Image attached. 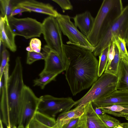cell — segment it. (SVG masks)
<instances>
[{
  "instance_id": "cell-1",
  "label": "cell",
  "mask_w": 128,
  "mask_h": 128,
  "mask_svg": "<svg viewBox=\"0 0 128 128\" xmlns=\"http://www.w3.org/2000/svg\"><path fill=\"white\" fill-rule=\"evenodd\" d=\"M67 62L65 76L73 96L98 80V62L93 52L79 46L64 44Z\"/></svg>"
},
{
  "instance_id": "cell-2",
  "label": "cell",
  "mask_w": 128,
  "mask_h": 128,
  "mask_svg": "<svg viewBox=\"0 0 128 128\" xmlns=\"http://www.w3.org/2000/svg\"><path fill=\"white\" fill-rule=\"evenodd\" d=\"M9 64H7L3 74L4 85L0 91V118L7 127H17L20 124L22 112L24 86L21 59L16 58L13 70L9 76Z\"/></svg>"
},
{
  "instance_id": "cell-3",
  "label": "cell",
  "mask_w": 128,
  "mask_h": 128,
  "mask_svg": "<svg viewBox=\"0 0 128 128\" xmlns=\"http://www.w3.org/2000/svg\"><path fill=\"white\" fill-rule=\"evenodd\" d=\"M124 8L121 0H104L94 18L92 30L87 36L95 47L102 35L121 14Z\"/></svg>"
},
{
  "instance_id": "cell-4",
  "label": "cell",
  "mask_w": 128,
  "mask_h": 128,
  "mask_svg": "<svg viewBox=\"0 0 128 128\" xmlns=\"http://www.w3.org/2000/svg\"><path fill=\"white\" fill-rule=\"evenodd\" d=\"M42 24V34L46 45L58 56L66 69L67 60L62 39V32L56 18L49 16L44 19Z\"/></svg>"
},
{
  "instance_id": "cell-5",
  "label": "cell",
  "mask_w": 128,
  "mask_h": 128,
  "mask_svg": "<svg viewBox=\"0 0 128 128\" xmlns=\"http://www.w3.org/2000/svg\"><path fill=\"white\" fill-rule=\"evenodd\" d=\"M117 81V76L104 72L92 84L88 92L75 101V107L85 105L90 102L106 98L116 90Z\"/></svg>"
},
{
  "instance_id": "cell-6",
  "label": "cell",
  "mask_w": 128,
  "mask_h": 128,
  "mask_svg": "<svg viewBox=\"0 0 128 128\" xmlns=\"http://www.w3.org/2000/svg\"><path fill=\"white\" fill-rule=\"evenodd\" d=\"M128 26V5L124 8L120 16L101 36L93 52L94 55L96 56H99L104 49L111 45L114 36H118L124 39Z\"/></svg>"
},
{
  "instance_id": "cell-7",
  "label": "cell",
  "mask_w": 128,
  "mask_h": 128,
  "mask_svg": "<svg viewBox=\"0 0 128 128\" xmlns=\"http://www.w3.org/2000/svg\"><path fill=\"white\" fill-rule=\"evenodd\" d=\"M56 18L62 32L69 40L66 42L67 44L79 46L92 52L94 51L95 47L89 42L87 37L78 29L69 16L59 13Z\"/></svg>"
},
{
  "instance_id": "cell-8",
  "label": "cell",
  "mask_w": 128,
  "mask_h": 128,
  "mask_svg": "<svg viewBox=\"0 0 128 128\" xmlns=\"http://www.w3.org/2000/svg\"><path fill=\"white\" fill-rule=\"evenodd\" d=\"M39 98L38 111L54 118L58 113L68 111L75 105V101L70 97L58 98L45 95Z\"/></svg>"
},
{
  "instance_id": "cell-9",
  "label": "cell",
  "mask_w": 128,
  "mask_h": 128,
  "mask_svg": "<svg viewBox=\"0 0 128 128\" xmlns=\"http://www.w3.org/2000/svg\"><path fill=\"white\" fill-rule=\"evenodd\" d=\"M8 18L10 28L15 36H22L28 39L40 37L42 34V24L35 19L29 17L17 18L14 16Z\"/></svg>"
},
{
  "instance_id": "cell-10",
  "label": "cell",
  "mask_w": 128,
  "mask_h": 128,
  "mask_svg": "<svg viewBox=\"0 0 128 128\" xmlns=\"http://www.w3.org/2000/svg\"><path fill=\"white\" fill-rule=\"evenodd\" d=\"M40 98L36 96L32 89L25 85L22 99V112L20 123L26 128L38 110Z\"/></svg>"
},
{
  "instance_id": "cell-11",
  "label": "cell",
  "mask_w": 128,
  "mask_h": 128,
  "mask_svg": "<svg viewBox=\"0 0 128 128\" xmlns=\"http://www.w3.org/2000/svg\"><path fill=\"white\" fill-rule=\"evenodd\" d=\"M42 49L47 54L44 60V68L39 75L40 77L51 73L58 74L65 70L62 62L56 54L51 51L46 45Z\"/></svg>"
},
{
  "instance_id": "cell-12",
  "label": "cell",
  "mask_w": 128,
  "mask_h": 128,
  "mask_svg": "<svg viewBox=\"0 0 128 128\" xmlns=\"http://www.w3.org/2000/svg\"><path fill=\"white\" fill-rule=\"evenodd\" d=\"M92 105L98 108L114 105H128V91L116 90L103 98L94 100Z\"/></svg>"
},
{
  "instance_id": "cell-13",
  "label": "cell",
  "mask_w": 128,
  "mask_h": 128,
  "mask_svg": "<svg viewBox=\"0 0 128 128\" xmlns=\"http://www.w3.org/2000/svg\"><path fill=\"white\" fill-rule=\"evenodd\" d=\"M16 6L32 11L49 15L56 18L59 13L49 4L34 0H17Z\"/></svg>"
},
{
  "instance_id": "cell-14",
  "label": "cell",
  "mask_w": 128,
  "mask_h": 128,
  "mask_svg": "<svg viewBox=\"0 0 128 128\" xmlns=\"http://www.w3.org/2000/svg\"><path fill=\"white\" fill-rule=\"evenodd\" d=\"M0 42L4 46L14 52L17 48L15 42L16 36L13 33L9 25L8 17L0 16Z\"/></svg>"
},
{
  "instance_id": "cell-15",
  "label": "cell",
  "mask_w": 128,
  "mask_h": 128,
  "mask_svg": "<svg viewBox=\"0 0 128 128\" xmlns=\"http://www.w3.org/2000/svg\"><path fill=\"white\" fill-rule=\"evenodd\" d=\"M73 18L75 26L78 28L81 32L87 37L92 30L94 20L90 12L86 11L77 14Z\"/></svg>"
},
{
  "instance_id": "cell-16",
  "label": "cell",
  "mask_w": 128,
  "mask_h": 128,
  "mask_svg": "<svg viewBox=\"0 0 128 128\" xmlns=\"http://www.w3.org/2000/svg\"><path fill=\"white\" fill-rule=\"evenodd\" d=\"M85 105L76 107L73 109L62 112L58 116L53 128H61L73 118H80L84 113Z\"/></svg>"
},
{
  "instance_id": "cell-17",
  "label": "cell",
  "mask_w": 128,
  "mask_h": 128,
  "mask_svg": "<svg viewBox=\"0 0 128 128\" xmlns=\"http://www.w3.org/2000/svg\"><path fill=\"white\" fill-rule=\"evenodd\" d=\"M88 128H109L95 112L91 102L85 105Z\"/></svg>"
},
{
  "instance_id": "cell-18",
  "label": "cell",
  "mask_w": 128,
  "mask_h": 128,
  "mask_svg": "<svg viewBox=\"0 0 128 128\" xmlns=\"http://www.w3.org/2000/svg\"><path fill=\"white\" fill-rule=\"evenodd\" d=\"M117 76L116 90L128 91V62L120 59Z\"/></svg>"
},
{
  "instance_id": "cell-19",
  "label": "cell",
  "mask_w": 128,
  "mask_h": 128,
  "mask_svg": "<svg viewBox=\"0 0 128 128\" xmlns=\"http://www.w3.org/2000/svg\"><path fill=\"white\" fill-rule=\"evenodd\" d=\"M102 109L106 114L117 117L128 118V105H114L102 107Z\"/></svg>"
},
{
  "instance_id": "cell-20",
  "label": "cell",
  "mask_w": 128,
  "mask_h": 128,
  "mask_svg": "<svg viewBox=\"0 0 128 128\" xmlns=\"http://www.w3.org/2000/svg\"><path fill=\"white\" fill-rule=\"evenodd\" d=\"M112 42L117 48L120 58L128 62V52L125 39L118 36H115L113 38Z\"/></svg>"
},
{
  "instance_id": "cell-21",
  "label": "cell",
  "mask_w": 128,
  "mask_h": 128,
  "mask_svg": "<svg viewBox=\"0 0 128 128\" xmlns=\"http://www.w3.org/2000/svg\"><path fill=\"white\" fill-rule=\"evenodd\" d=\"M17 0H0V16L10 17L14 8L17 4Z\"/></svg>"
},
{
  "instance_id": "cell-22",
  "label": "cell",
  "mask_w": 128,
  "mask_h": 128,
  "mask_svg": "<svg viewBox=\"0 0 128 128\" xmlns=\"http://www.w3.org/2000/svg\"><path fill=\"white\" fill-rule=\"evenodd\" d=\"M115 54L114 58L110 63L107 64L104 72L117 76L120 58L118 49L115 44Z\"/></svg>"
},
{
  "instance_id": "cell-23",
  "label": "cell",
  "mask_w": 128,
  "mask_h": 128,
  "mask_svg": "<svg viewBox=\"0 0 128 128\" xmlns=\"http://www.w3.org/2000/svg\"><path fill=\"white\" fill-rule=\"evenodd\" d=\"M111 45L104 49L99 56L98 76L100 77L105 71L108 62V54Z\"/></svg>"
},
{
  "instance_id": "cell-24",
  "label": "cell",
  "mask_w": 128,
  "mask_h": 128,
  "mask_svg": "<svg viewBox=\"0 0 128 128\" xmlns=\"http://www.w3.org/2000/svg\"><path fill=\"white\" fill-rule=\"evenodd\" d=\"M58 75L57 74L51 73L40 76V78L34 80V86H40L41 89H43L48 84L52 81L55 80Z\"/></svg>"
},
{
  "instance_id": "cell-25",
  "label": "cell",
  "mask_w": 128,
  "mask_h": 128,
  "mask_svg": "<svg viewBox=\"0 0 128 128\" xmlns=\"http://www.w3.org/2000/svg\"><path fill=\"white\" fill-rule=\"evenodd\" d=\"M34 117L40 123L51 128H53L56 123V120L55 118L41 113L38 110Z\"/></svg>"
},
{
  "instance_id": "cell-26",
  "label": "cell",
  "mask_w": 128,
  "mask_h": 128,
  "mask_svg": "<svg viewBox=\"0 0 128 128\" xmlns=\"http://www.w3.org/2000/svg\"><path fill=\"white\" fill-rule=\"evenodd\" d=\"M47 53L44 51L42 52L38 53L34 52H28L26 59V63L31 64L35 62L41 60L45 59Z\"/></svg>"
},
{
  "instance_id": "cell-27",
  "label": "cell",
  "mask_w": 128,
  "mask_h": 128,
  "mask_svg": "<svg viewBox=\"0 0 128 128\" xmlns=\"http://www.w3.org/2000/svg\"><path fill=\"white\" fill-rule=\"evenodd\" d=\"M99 116L109 128H114L121 123L118 119L105 113L102 116Z\"/></svg>"
},
{
  "instance_id": "cell-28",
  "label": "cell",
  "mask_w": 128,
  "mask_h": 128,
  "mask_svg": "<svg viewBox=\"0 0 128 128\" xmlns=\"http://www.w3.org/2000/svg\"><path fill=\"white\" fill-rule=\"evenodd\" d=\"M2 60L0 68V80L2 78L4 73L6 67L10 59L9 53L8 50L4 48L0 54Z\"/></svg>"
},
{
  "instance_id": "cell-29",
  "label": "cell",
  "mask_w": 128,
  "mask_h": 128,
  "mask_svg": "<svg viewBox=\"0 0 128 128\" xmlns=\"http://www.w3.org/2000/svg\"><path fill=\"white\" fill-rule=\"evenodd\" d=\"M41 44L40 40L35 38H32L29 43V46L32 51L38 53L40 52Z\"/></svg>"
},
{
  "instance_id": "cell-30",
  "label": "cell",
  "mask_w": 128,
  "mask_h": 128,
  "mask_svg": "<svg viewBox=\"0 0 128 128\" xmlns=\"http://www.w3.org/2000/svg\"><path fill=\"white\" fill-rule=\"evenodd\" d=\"M58 4L63 10H72L73 6L68 0H52Z\"/></svg>"
},
{
  "instance_id": "cell-31",
  "label": "cell",
  "mask_w": 128,
  "mask_h": 128,
  "mask_svg": "<svg viewBox=\"0 0 128 128\" xmlns=\"http://www.w3.org/2000/svg\"><path fill=\"white\" fill-rule=\"evenodd\" d=\"M28 127L29 128H53L42 124L34 117L28 125Z\"/></svg>"
},
{
  "instance_id": "cell-32",
  "label": "cell",
  "mask_w": 128,
  "mask_h": 128,
  "mask_svg": "<svg viewBox=\"0 0 128 128\" xmlns=\"http://www.w3.org/2000/svg\"><path fill=\"white\" fill-rule=\"evenodd\" d=\"M80 117L72 119L68 123L64 125L61 128H77L79 125Z\"/></svg>"
},
{
  "instance_id": "cell-33",
  "label": "cell",
  "mask_w": 128,
  "mask_h": 128,
  "mask_svg": "<svg viewBox=\"0 0 128 128\" xmlns=\"http://www.w3.org/2000/svg\"><path fill=\"white\" fill-rule=\"evenodd\" d=\"M77 128H88L86 123V113L85 109L84 113L80 117L79 125Z\"/></svg>"
},
{
  "instance_id": "cell-34",
  "label": "cell",
  "mask_w": 128,
  "mask_h": 128,
  "mask_svg": "<svg viewBox=\"0 0 128 128\" xmlns=\"http://www.w3.org/2000/svg\"><path fill=\"white\" fill-rule=\"evenodd\" d=\"M115 54V44L113 42H112L108 53V64L110 63L113 60L114 56Z\"/></svg>"
},
{
  "instance_id": "cell-35",
  "label": "cell",
  "mask_w": 128,
  "mask_h": 128,
  "mask_svg": "<svg viewBox=\"0 0 128 128\" xmlns=\"http://www.w3.org/2000/svg\"><path fill=\"white\" fill-rule=\"evenodd\" d=\"M26 12H30V11L27 9L22 7L17 6H16L14 8L13 10L10 17L13 16H14L18 14Z\"/></svg>"
},
{
  "instance_id": "cell-36",
  "label": "cell",
  "mask_w": 128,
  "mask_h": 128,
  "mask_svg": "<svg viewBox=\"0 0 128 128\" xmlns=\"http://www.w3.org/2000/svg\"><path fill=\"white\" fill-rule=\"evenodd\" d=\"M92 106L95 112L99 116H101L105 113L100 108L97 107L92 105Z\"/></svg>"
},
{
  "instance_id": "cell-37",
  "label": "cell",
  "mask_w": 128,
  "mask_h": 128,
  "mask_svg": "<svg viewBox=\"0 0 128 128\" xmlns=\"http://www.w3.org/2000/svg\"><path fill=\"white\" fill-rule=\"evenodd\" d=\"M114 128H128V122L121 123Z\"/></svg>"
},
{
  "instance_id": "cell-38",
  "label": "cell",
  "mask_w": 128,
  "mask_h": 128,
  "mask_svg": "<svg viewBox=\"0 0 128 128\" xmlns=\"http://www.w3.org/2000/svg\"><path fill=\"white\" fill-rule=\"evenodd\" d=\"M124 39L126 42V44L128 48V26L126 32Z\"/></svg>"
},
{
  "instance_id": "cell-39",
  "label": "cell",
  "mask_w": 128,
  "mask_h": 128,
  "mask_svg": "<svg viewBox=\"0 0 128 128\" xmlns=\"http://www.w3.org/2000/svg\"><path fill=\"white\" fill-rule=\"evenodd\" d=\"M26 50L28 52H33L30 46H29L26 48Z\"/></svg>"
},
{
  "instance_id": "cell-40",
  "label": "cell",
  "mask_w": 128,
  "mask_h": 128,
  "mask_svg": "<svg viewBox=\"0 0 128 128\" xmlns=\"http://www.w3.org/2000/svg\"><path fill=\"white\" fill-rule=\"evenodd\" d=\"M0 128H3V126L2 124V120L0 118Z\"/></svg>"
},
{
  "instance_id": "cell-41",
  "label": "cell",
  "mask_w": 128,
  "mask_h": 128,
  "mask_svg": "<svg viewBox=\"0 0 128 128\" xmlns=\"http://www.w3.org/2000/svg\"><path fill=\"white\" fill-rule=\"evenodd\" d=\"M18 128H25L22 125H19L18 127Z\"/></svg>"
},
{
  "instance_id": "cell-42",
  "label": "cell",
  "mask_w": 128,
  "mask_h": 128,
  "mask_svg": "<svg viewBox=\"0 0 128 128\" xmlns=\"http://www.w3.org/2000/svg\"><path fill=\"white\" fill-rule=\"evenodd\" d=\"M12 128H18L16 126H14L12 127Z\"/></svg>"
},
{
  "instance_id": "cell-43",
  "label": "cell",
  "mask_w": 128,
  "mask_h": 128,
  "mask_svg": "<svg viewBox=\"0 0 128 128\" xmlns=\"http://www.w3.org/2000/svg\"><path fill=\"white\" fill-rule=\"evenodd\" d=\"M7 127V128H12L11 127V126H8Z\"/></svg>"
},
{
  "instance_id": "cell-44",
  "label": "cell",
  "mask_w": 128,
  "mask_h": 128,
  "mask_svg": "<svg viewBox=\"0 0 128 128\" xmlns=\"http://www.w3.org/2000/svg\"><path fill=\"white\" fill-rule=\"evenodd\" d=\"M128 121V118H125Z\"/></svg>"
},
{
  "instance_id": "cell-45",
  "label": "cell",
  "mask_w": 128,
  "mask_h": 128,
  "mask_svg": "<svg viewBox=\"0 0 128 128\" xmlns=\"http://www.w3.org/2000/svg\"><path fill=\"white\" fill-rule=\"evenodd\" d=\"M26 128H29V127H28V126Z\"/></svg>"
},
{
  "instance_id": "cell-46",
  "label": "cell",
  "mask_w": 128,
  "mask_h": 128,
  "mask_svg": "<svg viewBox=\"0 0 128 128\" xmlns=\"http://www.w3.org/2000/svg\"></svg>"
}]
</instances>
